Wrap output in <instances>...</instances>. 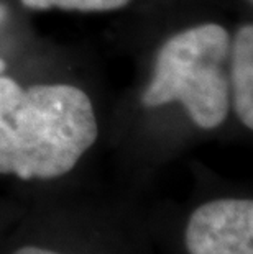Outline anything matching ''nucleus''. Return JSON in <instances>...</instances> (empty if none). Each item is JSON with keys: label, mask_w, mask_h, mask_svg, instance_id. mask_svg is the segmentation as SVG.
Returning a JSON list of instances; mask_svg holds the SVG:
<instances>
[{"label": "nucleus", "mask_w": 253, "mask_h": 254, "mask_svg": "<svg viewBox=\"0 0 253 254\" xmlns=\"http://www.w3.org/2000/svg\"><path fill=\"white\" fill-rule=\"evenodd\" d=\"M5 17H7V7L0 3V23H2V21L5 20ZM5 67H7V64H5L3 59H0V74L5 71Z\"/></svg>", "instance_id": "nucleus-7"}, {"label": "nucleus", "mask_w": 253, "mask_h": 254, "mask_svg": "<svg viewBox=\"0 0 253 254\" xmlns=\"http://www.w3.org/2000/svg\"><path fill=\"white\" fill-rule=\"evenodd\" d=\"M232 50V97L237 117L247 128H253V26L237 31Z\"/></svg>", "instance_id": "nucleus-4"}, {"label": "nucleus", "mask_w": 253, "mask_h": 254, "mask_svg": "<svg viewBox=\"0 0 253 254\" xmlns=\"http://www.w3.org/2000/svg\"><path fill=\"white\" fill-rule=\"evenodd\" d=\"M184 241L189 254H253V202L219 198L197 207Z\"/></svg>", "instance_id": "nucleus-3"}, {"label": "nucleus", "mask_w": 253, "mask_h": 254, "mask_svg": "<svg viewBox=\"0 0 253 254\" xmlns=\"http://www.w3.org/2000/svg\"><path fill=\"white\" fill-rule=\"evenodd\" d=\"M130 0H21V3L33 10L61 8L74 12H110L122 8Z\"/></svg>", "instance_id": "nucleus-5"}, {"label": "nucleus", "mask_w": 253, "mask_h": 254, "mask_svg": "<svg viewBox=\"0 0 253 254\" xmlns=\"http://www.w3.org/2000/svg\"><path fill=\"white\" fill-rule=\"evenodd\" d=\"M13 254H59V253H55L51 250H43V248H36V246H25L17 250Z\"/></svg>", "instance_id": "nucleus-6"}, {"label": "nucleus", "mask_w": 253, "mask_h": 254, "mask_svg": "<svg viewBox=\"0 0 253 254\" xmlns=\"http://www.w3.org/2000/svg\"><path fill=\"white\" fill-rule=\"evenodd\" d=\"M92 102L74 85L23 89L0 77V174L56 179L73 171L95 143Z\"/></svg>", "instance_id": "nucleus-1"}, {"label": "nucleus", "mask_w": 253, "mask_h": 254, "mask_svg": "<svg viewBox=\"0 0 253 254\" xmlns=\"http://www.w3.org/2000/svg\"><path fill=\"white\" fill-rule=\"evenodd\" d=\"M229 31L217 23L199 25L169 38L158 51L155 74L145 90V107L181 102L204 129L222 125L230 109V82L224 63L230 53Z\"/></svg>", "instance_id": "nucleus-2"}]
</instances>
